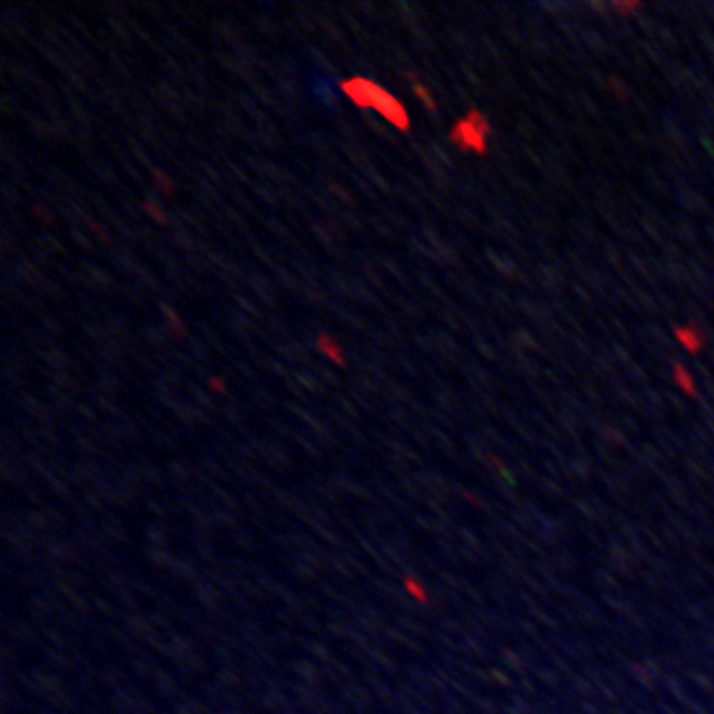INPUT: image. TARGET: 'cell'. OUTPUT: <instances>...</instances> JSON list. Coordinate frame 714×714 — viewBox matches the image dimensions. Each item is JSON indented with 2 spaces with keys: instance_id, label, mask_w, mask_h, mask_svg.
<instances>
[{
  "instance_id": "3957f363",
  "label": "cell",
  "mask_w": 714,
  "mask_h": 714,
  "mask_svg": "<svg viewBox=\"0 0 714 714\" xmlns=\"http://www.w3.org/2000/svg\"><path fill=\"white\" fill-rule=\"evenodd\" d=\"M675 338H677V342H679L681 346H685L687 352L693 354V356L701 354V352L705 350V346H707V336H705V332H703L699 326H695V324L677 328V330H675Z\"/></svg>"
},
{
  "instance_id": "5b68a950",
  "label": "cell",
  "mask_w": 714,
  "mask_h": 714,
  "mask_svg": "<svg viewBox=\"0 0 714 714\" xmlns=\"http://www.w3.org/2000/svg\"><path fill=\"white\" fill-rule=\"evenodd\" d=\"M673 379L677 383V387L687 393L691 399H697L699 397V391H697V383H695V377L689 373L687 367H683V363H675L673 365Z\"/></svg>"
},
{
  "instance_id": "30bf717a",
  "label": "cell",
  "mask_w": 714,
  "mask_h": 714,
  "mask_svg": "<svg viewBox=\"0 0 714 714\" xmlns=\"http://www.w3.org/2000/svg\"><path fill=\"white\" fill-rule=\"evenodd\" d=\"M615 8L623 12H635L641 8V2H615Z\"/></svg>"
},
{
  "instance_id": "7a4b0ae2",
  "label": "cell",
  "mask_w": 714,
  "mask_h": 714,
  "mask_svg": "<svg viewBox=\"0 0 714 714\" xmlns=\"http://www.w3.org/2000/svg\"><path fill=\"white\" fill-rule=\"evenodd\" d=\"M490 135H492V125L478 110H471L467 118L459 119L451 129V141L463 153L475 151L478 155H486Z\"/></svg>"
},
{
  "instance_id": "277c9868",
  "label": "cell",
  "mask_w": 714,
  "mask_h": 714,
  "mask_svg": "<svg viewBox=\"0 0 714 714\" xmlns=\"http://www.w3.org/2000/svg\"><path fill=\"white\" fill-rule=\"evenodd\" d=\"M316 344H318V350L324 354V356L328 357V359H332L336 365H340V367H346V356H344V350H342V346L330 336V334H320L318 336V340H316Z\"/></svg>"
},
{
  "instance_id": "ba28073f",
  "label": "cell",
  "mask_w": 714,
  "mask_h": 714,
  "mask_svg": "<svg viewBox=\"0 0 714 714\" xmlns=\"http://www.w3.org/2000/svg\"><path fill=\"white\" fill-rule=\"evenodd\" d=\"M143 211H145L147 215H151V219H153L155 223L167 225V215H165L153 201H145V203H143Z\"/></svg>"
},
{
  "instance_id": "9c48e42d",
  "label": "cell",
  "mask_w": 714,
  "mask_h": 714,
  "mask_svg": "<svg viewBox=\"0 0 714 714\" xmlns=\"http://www.w3.org/2000/svg\"><path fill=\"white\" fill-rule=\"evenodd\" d=\"M155 181H157V185H161V191L165 197H173L175 183L163 171H155Z\"/></svg>"
},
{
  "instance_id": "8992f818",
  "label": "cell",
  "mask_w": 714,
  "mask_h": 714,
  "mask_svg": "<svg viewBox=\"0 0 714 714\" xmlns=\"http://www.w3.org/2000/svg\"><path fill=\"white\" fill-rule=\"evenodd\" d=\"M407 78H411V86H413V92L417 94V98L431 110V112H437V102H435V98H433V94H431V90L427 88V86H423L421 82H419V78L417 76H413V74H407Z\"/></svg>"
},
{
  "instance_id": "8fae6325",
  "label": "cell",
  "mask_w": 714,
  "mask_h": 714,
  "mask_svg": "<svg viewBox=\"0 0 714 714\" xmlns=\"http://www.w3.org/2000/svg\"><path fill=\"white\" fill-rule=\"evenodd\" d=\"M211 387H213V389H219V391H225V379L213 377V379H211Z\"/></svg>"
},
{
  "instance_id": "6da1fadb",
  "label": "cell",
  "mask_w": 714,
  "mask_h": 714,
  "mask_svg": "<svg viewBox=\"0 0 714 714\" xmlns=\"http://www.w3.org/2000/svg\"><path fill=\"white\" fill-rule=\"evenodd\" d=\"M342 92L346 98L357 106L359 110H375L381 118L387 119L391 125H395L399 131L407 133L411 131V118L401 100H397L391 92H387L383 86L375 84L369 78H350L340 84Z\"/></svg>"
},
{
  "instance_id": "52a82bcc",
  "label": "cell",
  "mask_w": 714,
  "mask_h": 714,
  "mask_svg": "<svg viewBox=\"0 0 714 714\" xmlns=\"http://www.w3.org/2000/svg\"><path fill=\"white\" fill-rule=\"evenodd\" d=\"M161 310H163V314H165V318H167V324H169L173 336L183 338V336H185V326H183V322H181L179 312L173 310V308H169V306H163Z\"/></svg>"
}]
</instances>
